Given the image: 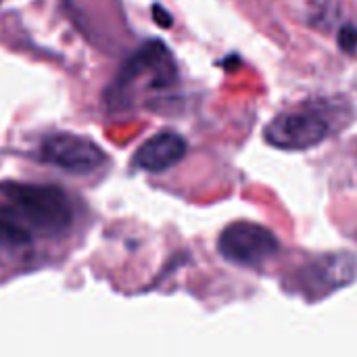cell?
Returning <instances> with one entry per match:
<instances>
[{
	"mask_svg": "<svg viewBox=\"0 0 357 357\" xmlns=\"http://www.w3.org/2000/svg\"><path fill=\"white\" fill-rule=\"evenodd\" d=\"M153 17H155V23L161 25V27H172V23H174L172 15L163 6H159V4L153 6Z\"/></svg>",
	"mask_w": 357,
	"mask_h": 357,
	"instance_id": "30bf717a",
	"label": "cell"
},
{
	"mask_svg": "<svg viewBox=\"0 0 357 357\" xmlns=\"http://www.w3.org/2000/svg\"><path fill=\"white\" fill-rule=\"evenodd\" d=\"M0 2H2V0H0Z\"/></svg>",
	"mask_w": 357,
	"mask_h": 357,
	"instance_id": "8fae6325",
	"label": "cell"
},
{
	"mask_svg": "<svg viewBox=\"0 0 357 357\" xmlns=\"http://www.w3.org/2000/svg\"><path fill=\"white\" fill-rule=\"evenodd\" d=\"M176 75L178 69L169 48L161 40H149L121 65L107 94L109 105L115 111L128 109L138 82H142L140 86L144 88H167L176 82Z\"/></svg>",
	"mask_w": 357,
	"mask_h": 357,
	"instance_id": "3957f363",
	"label": "cell"
},
{
	"mask_svg": "<svg viewBox=\"0 0 357 357\" xmlns=\"http://www.w3.org/2000/svg\"><path fill=\"white\" fill-rule=\"evenodd\" d=\"M188 153V142L172 130H163L149 138L134 155V167L149 172V174H161L169 167L178 165Z\"/></svg>",
	"mask_w": 357,
	"mask_h": 357,
	"instance_id": "8992f818",
	"label": "cell"
},
{
	"mask_svg": "<svg viewBox=\"0 0 357 357\" xmlns=\"http://www.w3.org/2000/svg\"><path fill=\"white\" fill-rule=\"evenodd\" d=\"M337 42H339L341 50H345V52L354 54V52L357 50V27L356 25H351V23L343 25V27L339 29Z\"/></svg>",
	"mask_w": 357,
	"mask_h": 357,
	"instance_id": "9c48e42d",
	"label": "cell"
},
{
	"mask_svg": "<svg viewBox=\"0 0 357 357\" xmlns=\"http://www.w3.org/2000/svg\"><path fill=\"white\" fill-rule=\"evenodd\" d=\"M305 274H307L310 289L326 293V291H333V289H339V287L347 284L354 278L356 261L347 253L328 255V257L320 259L318 264H314L312 268H307Z\"/></svg>",
	"mask_w": 357,
	"mask_h": 357,
	"instance_id": "52a82bcc",
	"label": "cell"
},
{
	"mask_svg": "<svg viewBox=\"0 0 357 357\" xmlns=\"http://www.w3.org/2000/svg\"><path fill=\"white\" fill-rule=\"evenodd\" d=\"M351 119L354 109L345 98H307L278 113L266 126L264 138L280 151H307L345 130Z\"/></svg>",
	"mask_w": 357,
	"mask_h": 357,
	"instance_id": "6da1fadb",
	"label": "cell"
},
{
	"mask_svg": "<svg viewBox=\"0 0 357 357\" xmlns=\"http://www.w3.org/2000/svg\"><path fill=\"white\" fill-rule=\"evenodd\" d=\"M29 243H31L29 228L23 222H19L15 215L2 211L0 213V245L8 249H19V247H27Z\"/></svg>",
	"mask_w": 357,
	"mask_h": 357,
	"instance_id": "ba28073f",
	"label": "cell"
},
{
	"mask_svg": "<svg viewBox=\"0 0 357 357\" xmlns=\"http://www.w3.org/2000/svg\"><path fill=\"white\" fill-rule=\"evenodd\" d=\"M0 197L8 203L6 213L44 234H63L73 224V205L59 186L4 182Z\"/></svg>",
	"mask_w": 357,
	"mask_h": 357,
	"instance_id": "7a4b0ae2",
	"label": "cell"
},
{
	"mask_svg": "<svg viewBox=\"0 0 357 357\" xmlns=\"http://www.w3.org/2000/svg\"><path fill=\"white\" fill-rule=\"evenodd\" d=\"M42 161L69 172V174H92L107 163V153L86 136L61 132L48 136L40 146Z\"/></svg>",
	"mask_w": 357,
	"mask_h": 357,
	"instance_id": "5b68a950",
	"label": "cell"
},
{
	"mask_svg": "<svg viewBox=\"0 0 357 357\" xmlns=\"http://www.w3.org/2000/svg\"><path fill=\"white\" fill-rule=\"evenodd\" d=\"M220 253L238 266L257 268L278 253V238L268 228L253 222L230 224L220 234Z\"/></svg>",
	"mask_w": 357,
	"mask_h": 357,
	"instance_id": "277c9868",
	"label": "cell"
}]
</instances>
